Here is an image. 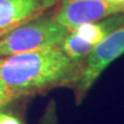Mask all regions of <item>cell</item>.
Listing matches in <instances>:
<instances>
[{"mask_svg":"<svg viewBox=\"0 0 124 124\" xmlns=\"http://www.w3.org/2000/svg\"><path fill=\"white\" fill-rule=\"evenodd\" d=\"M16 98H18V97L4 84V82L0 79V110L2 108H4L5 106H7L10 101H13Z\"/></svg>","mask_w":124,"mask_h":124,"instance_id":"8","label":"cell"},{"mask_svg":"<svg viewBox=\"0 0 124 124\" xmlns=\"http://www.w3.org/2000/svg\"><path fill=\"white\" fill-rule=\"evenodd\" d=\"M69 31L53 16L44 14L0 37V58L60 46Z\"/></svg>","mask_w":124,"mask_h":124,"instance_id":"2","label":"cell"},{"mask_svg":"<svg viewBox=\"0 0 124 124\" xmlns=\"http://www.w3.org/2000/svg\"><path fill=\"white\" fill-rule=\"evenodd\" d=\"M38 124H58L57 107L54 100H51L48 103Z\"/></svg>","mask_w":124,"mask_h":124,"instance_id":"7","label":"cell"},{"mask_svg":"<svg viewBox=\"0 0 124 124\" xmlns=\"http://www.w3.org/2000/svg\"><path fill=\"white\" fill-rule=\"evenodd\" d=\"M124 54V24L111 32L94 48L81 64L80 72L75 83L77 101L81 102L88 91L110 66Z\"/></svg>","mask_w":124,"mask_h":124,"instance_id":"3","label":"cell"},{"mask_svg":"<svg viewBox=\"0 0 124 124\" xmlns=\"http://www.w3.org/2000/svg\"><path fill=\"white\" fill-rule=\"evenodd\" d=\"M104 1H114V0H104Z\"/></svg>","mask_w":124,"mask_h":124,"instance_id":"11","label":"cell"},{"mask_svg":"<svg viewBox=\"0 0 124 124\" xmlns=\"http://www.w3.org/2000/svg\"><path fill=\"white\" fill-rule=\"evenodd\" d=\"M124 13V4L104 0H61L53 18L72 30L86 23Z\"/></svg>","mask_w":124,"mask_h":124,"instance_id":"5","label":"cell"},{"mask_svg":"<svg viewBox=\"0 0 124 124\" xmlns=\"http://www.w3.org/2000/svg\"><path fill=\"white\" fill-rule=\"evenodd\" d=\"M115 2H118V3H122V4H124V0H114Z\"/></svg>","mask_w":124,"mask_h":124,"instance_id":"10","label":"cell"},{"mask_svg":"<svg viewBox=\"0 0 124 124\" xmlns=\"http://www.w3.org/2000/svg\"><path fill=\"white\" fill-rule=\"evenodd\" d=\"M0 124H23L20 118L0 110Z\"/></svg>","mask_w":124,"mask_h":124,"instance_id":"9","label":"cell"},{"mask_svg":"<svg viewBox=\"0 0 124 124\" xmlns=\"http://www.w3.org/2000/svg\"><path fill=\"white\" fill-rule=\"evenodd\" d=\"M60 0H0V37L46 14Z\"/></svg>","mask_w":124,"mask_h":124,"instance_id":"6","label":"cell"},{"mask_svg":"<svg viewBox=\"0 0 124 124\" xmlns=\"http://www.w3.org/2000/svg\"><path fill=\"white\" fill-rule=\"evenodd\" d=\"M80 68L60 46L0 58V79L17 97L75 85Z\"/></svg>","mask_w":124,"mask_h":124,"instance_id":"1","label":"cell"},{"mask_svg":"<svg viewBox=\"0 0 124 124\" xmlns=\"http://www.w3.org/2000/svg\"><path fill=\"white\" fill-rule=\"evenodd\" d=\"M123 24L124 13L86 23L69 31L60 48L68 58L81 65L96 46Z\"/></svg>","mask_w":124,"mask_h":124,"instance_id":"4","label":"cell"}]
</instances>
